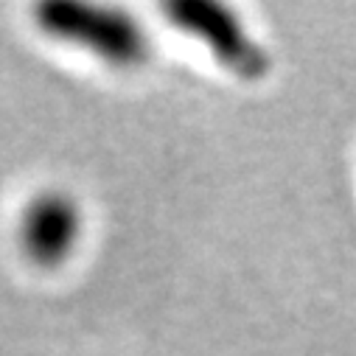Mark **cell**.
<instances>
[{
  "mask_svg": "<svg viewBox=\"0 0 356 356\" xmlns=\"http://www.w3.org/2000/svg\"><path fill=\"white\" fill-rule=\"evenodd\" d=\"M37 29L48 40L90 54L115 70H135L152 56L149 31L115 6L54 0L37 9Z\"/></svg>",
  "mask_w": 356,
  "mask_h": 356,
  "instance_id": "1",
  "label": "cell"
},
{
  "mask_svg": "<svg viewBox=\"0 0 356 356\" xmlns=\"http://www.w3.org/2000/svg\"><path fill=\"white\" fill-rule=\"evenodd\" d=\"M177 31L197 40L227 73L244 81H258L270 73V54L252 37L236 9L213 0H183L165 9Z\"/></svg>",
  "mask_w": 356,
  "mask_h": 356,
  "instance_id": "2",
  "label": "cell"
},
{
  "mask_svg": "<svg viewBox=\"0 0 356 356\" xmlns=\"http://www.w3.org/2000/svg\"><path fill=\"white\" fill-rule=\"evenodd\" d=\"M17 247L40 270L67 264L84 236V211L76 197L62 188H42L29 197L17 213Z\"/></svg>",
  "mask_w": 356,
  "mask_h": 356,
  "instance_id": "3",
  "label": "cell"
}]
</instances>
